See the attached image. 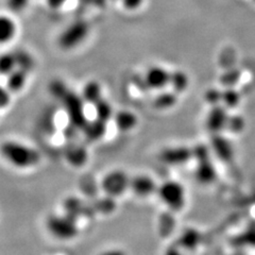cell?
I'll return each mask as SVG.
<instances>
[{"mask_svg": "<svg viewBox=\"0 0 255 255\" xmlns=\"http://www.w3.org/2000/svg\"><path fill=\"white\" fill-rule=\"evenodd\" d=\"M0 156L16 169H29L41 162L37 150L17 140H5L0 143Z\"/></svg>", "mask_w": 255, "mask_h": 255, "instance_id": "obj_1", "label": "cell"}, {"mask_svg": "<svg viewBox=\"0 0 255 255\" xmlns=\"http://www.w3.org/2000/svg\"><path fill=\"white\" fill-rule=\"evenodd\" d=\"M90 25L84 19H77L63 30L59 36V46L64 50H70L81 45L89 35Z\"/></svg>", "mask_w": 255, "mask_h": 255, "instance_id": "obj_2", "label": "cell"}, {"mask_svg": "<svg viewBox=\"0 0 255 255\" xmlns=\"http://www.w3.org/2000/svg\"><path fill=\"white\" fill-rule=\"evenodd\" d=\"M157 194L161 201L174 211H180L185 205V188L177 181H166L157 187Z\"/></svg>", "mask_w": 255, "mask_h": 255, "instance_id": "obj_3", "label": "cell"}, {"mask_svg": "<svg viewBox=\"0 0 255 255\" xmlns=\"http://www.w3.org/2000/svg\"><path fill=\"white\" fill-rule=\"evenodd\" d=\"M64 107L66 109L69 121L76 129H81L86 124L87 119L84 114V101L81 96H78L73 92H68L63 99Z\"/></svg>", "mask_w": 255, "mask_h": 255, "instance_id": "obj_4", "label": "cell"}, {"mask_svg": "<svg viewBox=\"0 0 255 255\" xmlns=\"http://www.w3.org/2000/svg\"><path fill=\"white\" fill-rule=\"evenodd\" d=\"M102 188L111 196H119L130 187V179L122 170L110 171L102 180Z\"/></svg>", "mask_w": 255, "mask_h": 255, "instance_id": "obj_5", "label": "cell"}, {"mask_svg": "<svg viewBox=\"0 0 255 255\" xmlns=\"http://www.w3.org/2000/svg\"><path fill=\"white\" fill-rule=\"evenodd\" d=\"M47 229L58 239H70L75 237L77 227L74 221L62 216H50L47 220Z\"/></svg>", "mask_w": 255, "mask_h": 255, "instance_id": "obj_6", "label": "cell"}, {"mask_svg": "<svg viewBox=\"0 0 255 255\" xmlns=\"http://www.w3.org/2000/svg\"><path fill=\"white\" fill-rule=\"evenodd\" d=\"M229 116L230 114L228 109H226L222 105L212 107L209 114L206 116V129L212 134H220L222 131L226 130Z\"/></svg>", "mask_w": 255, "mask_h": 255, "instance_id": "obj_7", "label": "cell"}, {"mask_svg": "<svg viewBox=\"0 0 255 255\" xmlns=\"http://www.w3.org/2000/svg\"><path fill=\"white\" fill-rule=\"evenodd\" d=\"M170 71L162 66L150 67L145 75V83L148 87L155 91H163L169 85Z\"/></svg>", "mask_w": 255, "mask_h": 255, "instance_id": "obj_8", "label": "cell"}, {"mask_svg": "<svg viewBox=\"0 0 255 255\" xmlns=\"http://www.w3.org/2000/svg\"><path fill=\"white\" fill-rule=\"evenodd\" d=\"M190 158H193V149L185 146L168 147L161 153V159L168 165H183Z\"/></svg>", "mask_w": 255, "mask_h": 255, "instance_id": "obj_9", "label": "cell"}, {"mask_svg": "<svg viewBox=\"0 0 255 255\" xmlns=\"http://www.w3.org/2000/svg\"><path fill=\"white\" fill-rule=\"evenodd\" d=\"M211 150L217 157L225 162H229L234 157L233 143L228 137L220 134H213L211 140Z\"/></svg>", "mask_w": 255, "mask_h": 255, "instance_id": "obj_10", "label": "cell"}, {"mask_svg": "<svg viewBox=\"0 0 255 255\" xmlns=\"http://www.w3.org/2000/svg\"><path fill=\"white\" fill-rule=\"evenodd\" d=\"M130 188L137 196L141 197H147L152 194L153 191L157 190L154 180L145 174L137 175V177H134L130 180Z\"/></svg>", "mask_w": 255, "mask_h": 255, "instance_id": "obj_11", "label": "cell"}, {"mask_svg": "<svg viewBox=\"0 0 255 255\" xmlns=\"http://www.w3.org/2000/svg\"><path fill=\"white\" fill-rule=\"evenodd\" d=\"M17 34L16 21L9 15L0 14V45L12 42Z\"/></svg>", "mask_w": 255, "mask_h": 255, "instance_id": "obj_12", "label": "cell"}, {"mask_svg": "<svg viewBox=\"0 0 255 255\" xmlns=\"http://www.w3.org/2000/svg\"><path fill=\"white\" fill-rule=\"evenodd\" d=\"M196 167V178L199 182L203 183V184H209L216 179V168L211 162V157L202 158L197 161Z\"/></svg>", "mask_w": 255, "mask_h": 255, "instance_id": "obj_13", "label": "cell"}, {"mask_svg": "<svg viewBox=\"0 0 255 255\" xmlns=\"http://www.w3.org/2000/svg\"><path fill=\"white\" fill-rule=\"evenodd\" d=\"M114 123L117 129L122 132H130L137 126V116L131 111L122 110L114 114Z\"/></svg>", "mask_w": 255, "mask_h": 255, "instance_id": "obj_14", "label": "cell"}, {"mask_svg": "<svg viewBox=\"0 0 255 255\" xmlns=\"http://www.w3.org/2000/svg\"><path fill=\"white\" fill-rule=\"evenodd\" d=\"M85 137L92 141H97L105 136L107 133V123L95 118L94 121H87L82 128Z\"/></svg>", "mask_w": 255, "mask_h": 255, "instance_id": "obj_15", "label": "cell"}, {"mask_svg": "<svg viewBox=\"0 0 255 255\" xmlns=\"http://www.w3.org/2000/svg\"><path fill=\"white\" fill-rule=\"evenodd\" d=\"M5 79V87L10 91V93H18L23 90V87L27 84L28 73L22 69L16 68L9 76H6Z\"/></svg>", "mask_w": 255, "mask_h": 255, "instance_id": "obj_16", "label": "cell"}, {"mask_svg": "<svg viewBox=\"0 0 255 255\" xmlns=\"http://www.w3.org/2000/svg\"><path fill=\"white\" fill-rule=\"evenodd\" d=\"M81 98L85 103L96 105L102 99V86L97 81L87 82L82 89Z\"/></svg>", "mask_w": 255, "mask_h": 255, "instance_id": "obj_17", "label": "cell"}, {"mask_svg": "<svg viewBox=\"0 0 255 255\" xmlns=\"http://www.w3.org/2000/svg\"><path fill=\"white\" fill-rule=\"evenodd\" d=\"M66 158L68 163L74 166H82L87 161V151L81 145H71L66 150Z\"/></svg>", "mask_w": 255, "mask_h": 255, "instance_id": "obj_18", "label": "cell"}, {"mask_svg": "<svg viewBox=\"0 0 255 255\" xmlns=\"http://www.w3.org/2000/svg\"><path fill=\"white\" fill-rule=\"evenodd\" d=\"M169 85L174 93L180 94L185 92L189 85L188 76L183 70H173L170 73Z\"/></svg>", "mask_w": 255, "mask_h": 255, "instance_id": "obj_19", "label": "cell"}, {"mask_svg": "<svg viewBox=\"0 0 255 255\" xmlns=\"http://www.w3.org/2000/svg\"><path fill=\"white\" fill-rule=\"evenodd\" d=\"M242 100V96L233 86L227 87L221 93V105L226 109H235L239 106Z\"/></svg>", "mask_w": 255, "mask_h": 255, "instance_id": "obj_20", "label": "cell"}, {"mask_svg": "<svg viewBox=\"0 0 255 255\" xmlns=\"http://www.w3.org/2000/svg\"><path fill=\"white\" fill-rule=\"evenodd\" d=\"M17 68L15 52H3L0 54V76H9L13 70Z\"/></svg>", "mask_w": 255, "mask_h": 255, "instance_id": "obj_21", "label": "cell"}, {"mask_svg": "<svg viewBox=\"0 0 255 255\" xmlns=\"http://www.w3.org/2000/svg\"><path fill=\"white\" fill-rule=\"evenodd\" d=\"M94 107L96 112V118L100 119V121L108 124L110 119L114 117L113 107H112L111 103L106 99L102 98L100 101L96 103V105H94Z\"/></svg>", "mask_w": 255, "mask_h": 255, "instance_id": "obj_22", "label": "cell"}, {"mask_svg": "<svg viewBox=\"0 0 255 255\" xmlns=\"http://www.w3.org/2000/svg\"><path fill=\"white\" fill-rule=\"evenodd\" d=\"M175 103H177V95L174 94V92H164L159 94L154 100L155 107L161 110L172 108Z\"/></svg>", "mask_w": 255, "mask_h": 255, "instance_id": "obj_23", "label": "cell"}, {"mask_svg": "<svg viewBox=\"0 0 255 255\" xmlns=\"http://www.w3.org/2000/svg\"><path fill=\"white\" fill-rule=\"evenodd\" d=\"M16 55V62H17V68L25 70L26 73L29 74V71L32 70L34 67V61L32 59L31 55L26 51H17L15 52Z\"/></svg>", "mask_w": 255, "mask_h": 255, "instance_id": "obj_24", "label": "cell"}, {"mask_svg": "<svg viewBox=\"0 0 255 255\" xmlns=\"http://www.w3.org/2000/svg\"><path fill=\"white\" fill-rule=\"evenodd\" d=\"M245 127H246V122L242 116L230 115L226 130H229L232 133H241L242 131H244Z\"/></svg>", "mask_w": 255, "mask_h": 255, "instance_id": "obj_25", "label": "cell"}, {"mask_svg": "<svg viewBox=\"0 0 255 255\" xmlns=\"http://www.w3.org/2000/svg\"><path fill=\"white\" fill-rule=\"evenodd\" d=\"M221 93L222 91H219L217 89H210L204 94V99L212 107L221 105Z\"/></svg>", "mask_w": 255, "mask_h": 255, "instance_id": "obj_26", "label": "cell"}, {"mask_svg": "<svg viewBox=\"0 0 255 255\" xmlns=\"http://www.w3.org/2000/svg\"><path fill=\"white\" fill-rule=\"evenodd\" d=\"M50 92L54 97L63 99L66 96V94L69 92V90L62 81H54L50 84Z\"/></svg>", "mask_w": 255, "mask_h": 255, "instance_id": "obj_27", "label": "cell"}, {"mask_svg": "<svg viewBox=\"0 0 255 255\" xmlns=\"http://www.w3.org/2000/svg\"><path fill=\"white\" fill-rule=\"evenodd\" d=\"M30 0H6V6L14 13H20L27 9Z\"/></svg>", "mask_w": 255, "mask_h": 255, "instance_id": "obj_28", "label": "cell"}, {"mask_svg": "<svg viewBox=\"0 0 255 255\" xmlns=\"http://www.w3.org/2000/svg\"><path fill=\"white\" fill-rule=\"evenodd\" d=\"M11 102V93L5 86L0 85V110L9 107Z\"/></svg>", "mask_w": 255, "mask_h": 255, "instance_id": "obj_29", "label": "cell"}, {"mask_svg": "<svg viewBox=\"0 0 255 255\" xmlns=\"http://www.w3.org/2000/svg\"><path fill=\"white\" fill-rule=\"evenodd\" d=\"M123 5L128 11H135L142 4L143 0H122Z\"/></svg>", "mask_w": 255, "mask_h": 255, "instance_id": "obj_30", "label": "cell"}, {"mask_svg": "<svg viewBox=\"0 0 255 255\" xmlns=\"http://www.w3.org/2000/svg\"><path fill=\"white\" fill-rule=\"evenodd\" d=\"M46 1L47 4L49 5V7H51L52 10H58L61 6L65 4L67 0H46Z\"/></svg>", "mask_w": 255, "mask_h": 255, "instance_id": "obj_31", "label": "cell"}, {"mask_svg": "<svg viewBox=\"0 0 255 255\" xmlns=\"http://www.w3.org/2000/svg\"><path fill=\"white\" fill-rule=\"evenodd\" d=\"M253 1H254V2H255V0H253Z\"/></svg>", "mask_w": 255, "mask_h": 255, "instance_id": "obj_32", "label": "cell"}]
</instances>
